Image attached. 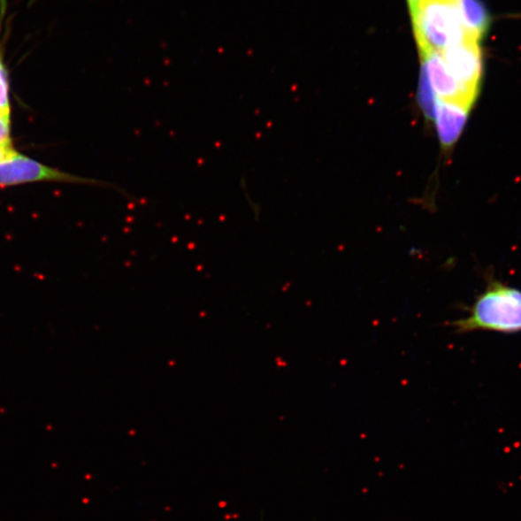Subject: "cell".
<instances>
[{
  "mask_svg": "<svg viewBox=\"0 0 521 521\" xmlns=\"http://www.w3.org/2000/svg\"><path fill=\"white\" fill-rule=\"evenodd\" d=\"M456 333L521 332V290L492 280L477 296L470 314L452 323Z\"/></svg>",
  "mask_w": 521,
  "mask_h": 521,
  "instance_id": "cell-1",
  "label": "cell"
},
{
  "mask_svg": "<svg viewBox=\"0 0 521 521\" xmlns=\"http://www.w3.org/2000/svg\"><path fill=\"white\" fill-rule=\"evenodd\" d=\"M412 24L420 56L442 52L469 38L456 0H421Z\"/></svg>",
  "mask_w": 521,
  "mask_h": 521,
  "instance_id": "cell-2",
  "label": "cell"
},
{
  "mask_svg": "<svg viewBox=\"0 0 521 521\" xmlns=\"http://www.w3.org/2000/svg\"><path fill=\"white\" fill-rule=\"evenodd\" d=\"M41 180L95 184L94 180L60 172L57 169L42 165L17 152L0 164V187L41 182Z\"/></svg>",
  "mask_w": 521,
  "mask_h": 521,
  "instance_id": "cell-3",
  "label": "cell"
},
{
  "mask_svg": "<svg viewBox=\"0 0 521 521\" xmlns=\"http://www.w3.org/2000/svg\"><path fill=\"white\" fill-rule=\"evenodd\" d=\"M454 78L477 97L482 76V57L478 41L466 38L461 44L441 52Z\"/></svg>",
  "mask_w": 521,
  "mask_h": 521,
  "instance_id": "cell-4",
  "label": "cell"
},
{
  "mask_svg": "<svg viewBox=\"0 0 521 521\" xmlns=\"http://www.w3.org/2000/svg\"><path fill=\"white\" fill-rule=\"evenodd\" d=\"M422 66L426 70L437 98L461 102L472 105L476 96L464 89L456 80L443 59L441 52L432 51L421 55Z\"/></svg>",
  "mask_w": 521,
  "mask_h": 521,
  "instance_id": "cell-5",
  "label": "cell"
},
{
  "mask_svg": "<svg viewBox=\"0 0 521 521\" xmlns=\"http://www.w3.org/2000/svg\"><path fill=\"white\" fill-rule=\"evenodd\" d=\"M471 105L461 102L437 100L434 121L441 143L444 149H450L461 136Z\"/></svg>",
  "mask_w": 521,
  "mask_h": 521,
  "instance_id": "cell-6",
  "label": "cell"
},
{
  "mask_svg": "<svg viewBox=\"0 0 521 521\" xmlns=\"http://www.w3.org/2000/svg\"><path fill=\"white\" fill-rule=\"evenodd\" d=\"M456 4L467 37L479 42L490 25L485 5L480 0H456Z\"/></svg>",
  "mask_w": 521,
  "mask_h": 521,
  "instance_id": "cell-7",
  "label": "cell"
},
{
  "mask_svg": "<svg viewBox=\"0 0 521 521\" xmlns=\"http://www.w3.org/2000/svg\"><path fill=\"white\" fill-rule=\"evenodd\" d=\"M418 102L421 109L429 120H434L435 104H437V95H435L430 83L426 70L422 66L418 87Z\"/></svg>",
  "mask_w": 521,
  "mask_h": 521,
  "instance_id": "cell-8",
  "label": "cell"
},
{
  "mask_svg": "<svg viewBox=\"0 0 521 521\" xmlns=\"http://www.w3.org/2000/svg\"><path fill=\"white\" fill-rule=\"evenodd\" d=\"M12 144L10 138V116L0 115V145Z\"/></svg>",
  "mask_w": 521,
  "mask_h": 521,
  "instance_id": "cell-9",
  "label": "cell"
},
{
  "mask_svg": "<svg viewBox=\"0 0 521 521\" xmlns=\"http://www.w3.org/2000/svg\"><path fill=\"white\" fill-rule=\"evenodd\" d=\"M16 151L12 144L0 145V164L4 163L5 159L12 156Z\"/></svg>",
  "mask_w": 521,
  "mask_h": 521,
  "instance_id": "cell-10",
  "label": "cell"
},
{
  "mask_svg": "<svg viewBox=\"0 0 521 521\" xmlns=\"http://www.w3.org/2000/svg\"><path fill=\"white\" fill-rule=\"evenodd\" d=\"M411 19L416 17L418 12L421 0H408Z\"/></svg>",
  "mask_w": 521,
  "mask_h": 521,
  "instance_id": "cell-11",
  "label": "cell"
}]
</instances>
